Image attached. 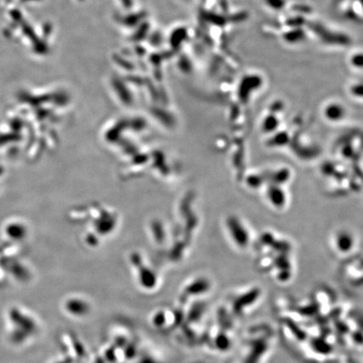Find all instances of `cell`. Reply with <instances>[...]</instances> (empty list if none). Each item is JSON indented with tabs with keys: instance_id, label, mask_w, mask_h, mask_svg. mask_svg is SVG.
Here are the masks:
<instances>
[{
	"instance_id": "1",
	"label": "cell",
	"mask_w": 363,
	"mask_h": 363,
	"mask_svg": "<svg viewBox=\"0 0 363 363\" xmlns=\"http://www.w3.org/2000/svg\"><path fill=\"white\" fill-rule=\"evenodd\" d=\"M336 245L339 251L346 253L350 251L354 246L353 236L349 232L341 231L336 236Z\"/></svg>"
},
{
	"instance_id": "2",
	"label": "cell",
	"mask_w": 363,
	"mask_h": 363,
	"mask_svg": "<svg viewBox=\"0 0 363 363\" xmlns=\"http://www.w3.org/2000/svg\"><path fill=\"white\" fill-rule=\"evenodd\" d=\"M345 109L341 104H330L325 110V116L330 121H339L344 118Z\"/></svg>"
},
{
	"instance_id": "3",
	"label": "cell",
	"mask_w": 363,
	"mask_h": 363,
	"mask_svg": "<svg viewBox=\"0 0 363 363\" xmlns=\"http://www.w3.org/2000/svg\"><path fill=\"white\" fill-rule=\"evenodd\" d=\"M278 119H275L274 117H272V116H270V117L268 116L264 121L263 127L267 132H271L278 127Z\"/></svg>"
},
{
	"instance_id": "4",
	"label": "cell",
	"mask_w": 363,
	"mask_h": 363,
	"mask_svg": "<svg viewBox=\"0 0 363 363\" xmlns=\"http://www.w3.org/2000/svg\"><path fill=\"white\" fill-rule=\"evenodd\" d=\"M351 64L357 68H363V53H357L351 58Z\"/></svg>"
},
{
	"instance_id": "5",
	"label": "cell",
	"mask_w": 363,
	"mask_h": 363,
	"mask_svg": "<svg viewBox=\"0 0 363 363\" xmlns=\"http://www.w3.org/2000/svg\"><path fill=\"white\" fill-rule=\"evenodd\" d=\"M352 94L355 96H358V97H363V84H360V85H355L352 89H351Z\"/></svg>"
}]
</instances>
